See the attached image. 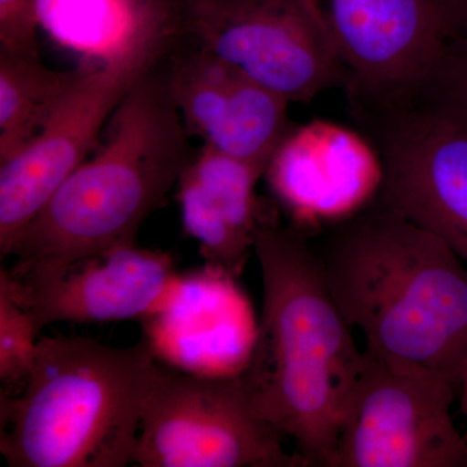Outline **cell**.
<instances>
[{
	"instance_id": "6da1fadb",
	"label": "cell",
	"mask_w": 467,
	"mask_h": 467,
	"mask_svg": "<svg viewBox=\"0 0 467 467\" xmlns=\"http://www.w3.org/2000/svg\"><path fill=\"white\" fill-rule=\"evenodd\" d=\"M309 235L263 199L254 252L263 276L256 344L241 374L261 420L290 439L306 466L330 467L364 365Z\"/></svg>"
},
{
	"instance_id": "7a4b0ae2",
	"label": "cell",
	"mask_w": 467,
	"mask_h": 467,
	"mask_svg": "<svg viewBox=\"0 0 467 467\" xmlns=\"http://www.w3.org/2000/svg\"><path fill=\"white\" fill-rule=\"evenodd\" d=\"M165 50L126 92L99 150L64 181L15 244L16 261L7 270L17 285L133 245L192 164L198 150L171 92Z\"/></svg>"
},
{
	"instance_id": "3957f363",
	"label": "cell",
	"mask_w": 467,
	"mask_h": 467,
	"mask_svg": "<svg viewBox=\"0 0 467 467\" xmlns=\"http://www.w3.org/2000/svg\"><path fill=\"white\" fill-rule=\"evenodd\" d=\"M328 287L365 349L456 384L467 361V266L439 236L377 201L325 230Z\"/></svg>"
},
{
	"instance_id": "277c9868",
	"label": "cell",
	"mask_w": 467,
	"mask_h": 467,
	"mask_svg": "<svg viewBox=\"0 0 467 467\" xmlns=\"http://www.w3.org/2000/svg\"><path fill=\"white\" fill-rule=\"evenodd\" d=\"M158 359L149 340L113 347L84 337L38 342L26 389L2 407L0 451L12 467L133 463Z\"/></svg>"
},
{
	"instance_id": "5b68a950",
	"label": "cell",
	"mask_w": 467,
	"mask_h": 467,
	"mask_svg": "<svg viewBox=\"0 0 467 467\" xmlns=\"http://www.w3.org/2000/svg\"><path fill=\"white\" fill-rule=\"evenodd\" d=\"M261 420L239 376L156 365L133 463L142 467H306Z\"/></svg>"
},
{
	"instance_id": "8992f818",
	"label": "cell",
	"mask_w": 467,
	"mask_h": 467,
	"mask_svg": "<svg viewBox=\"0 0 467 467\" xmlns=\"http://www.w3.org/2000/svg\"><path fill=\"white\" fill-rule=\"evenodd\" d=\"M173 34L291 104L346 88V69L306 0H171Z\"/></svg>"
},
{
	"instance_id": "52a82bcc",
	"label": "cell",
	"mask_w": 467,
	"mask_h": 467,
	"mask_svg": "<svg viewBox=\"0 0 467 467\" xmlns=\"http://www.w3.org/2000/svg\"><path fill=\"white\" fill-rule=\"evenodd\" d=\"M364 352L330 467H467V441L451 417L456 384Z\"/></svg>"
},
{
	"instance_id": "ba28073f",
	"label": "cell",
	"mask_w": 467,
	"mask_h": 467,
	"mask_svg": "<svg viewBox=\"0 0 467 467\" xmlns=\"http://www.w3.org/2000/svg\"><path fill=\"white\" fill-rule=\"evenodd\" d=\"M384 169L379 199L467 263V130L417 101H348Z\"/></svg>"
},
{
	"instance_id": "9c48e42d",
	"label": "cell",
	"mask_w": 467,
	"mask_h": 467,
	"mask_svg": "<svg viewBox=\"0 0 467 467\" xmlns=\"http://www.w3.org/2000/svg\"><path fill=\"white\" fill-rule=\"evenodd\" d=\"M168 42L109 63L82 58L72 85L45 128L17 155L0 162L2 259L11 256L46 202L88 158L126 92Z\"/></svg>"
},
{
	"instance_id": "30bf717a",
	"label": "cell",
	"mask_w": 467,
	"mask_h": 467,
	"mask_svg": "<svg viewBox=\"0 0 467 467\" xmlns=\"http://www.w3.org/2000/svg\"><path fill=\"white\" fill-rule=\"evenodd\" d=\"M348 76V101L413 97L451 39L436 0H306Z\"/></svg>"
},
{
	"instance_id": "8fae6325",
	"label": "cell",
	"mask_w": 467,
	"mask_h": 467,
	"mask_svg": "<svg viewBox=\"0 0 467 467\" xmlns=\"http://www.w3.org/2000/svg\"><path fill=\"white\" fill-rule=\"evenodd\" d=\"M264 178L290 225L312 236L373 205L382 192L384 169L361 130L313 119L295 126Z\"/></svg>"
},
{
	"instance_id": "7c38bea8",
	"label": "cell",
	"mask_w": 467,
	"mask_h": 467,
	"mask_svg": "<svg viewBox=\"0 0 467 467\" xmlns=\"http://www.w3.org/2000/svg\"><path fill=\"white\" fill-rule=\"evenodd\" d=\"M165 63L175 103L192 138L266 171L297 125L290 119V101L174 34Z\"/></svg>"
},
{
	"instance_id": "4fadbf2b",
	"label": "cell",
	"mask_w": 467,
	"mask_h": 467,
	"mask_svg": "<svg viewBox=\"0 0 467 467\" xmlns=\"http://www.w3.org/2000/svg\"><path fill=\"white\" fill-rule=\"evenodd\" d=\"M181 279L171 254L135 244L78 261L38 284L17 285L9 276L38 330L57 322L149 321L168 308Z\"/></svg>"
},
{
	"instance_id": "5bb4252c",
	"label": "cell",
	"mask_w": 467,
	"mask_h": 467,
	"mask_svg": "<svg viewBox=\"0 0 467 467\" xmlns=\"http://www.w3.org/2000/svg\"><path fill=\"white\" fill-rule=\"evenodd\" d=\"M265 169L202 144L181 175L177 199L184 232L201 244L212 267L242 275L254 252Z\"/></svg>"
},
{
	"instance_id": "9a60e30c",
	"label": "cell",
	"mask_w": 467,
	"mask_h": 467,
	"mask_svg": "<svg viewBox=\"0 0 467 467\" xmlns=\"http://www.w3.org/2000/svg\"><path fill=\"white\" fill-rule=\"evenodd\" d=\"M39 29L55 42L109 63L167 41L171 0H36Z\"/></svg>"
},
{
	"instance_id": "2e32d148",
	"label": "cell",
	"mask_w": 467,
	"mask_h": 467,
	"mask_svg": "<svg viewBox=\"0 0 467 467\" xmlns=\"http://www.w3.org/2000/svg\"><path fill=\"white\" fill-rule=\"evenodd\" d=\"M75 77L46 66L39 52L0 47V162L39 134Z\"/></svg>"
},
{
	"instance_id": "e0dca14e",
	"label": "cell",
	"mask_w": 467,
	"mask_h": 467,
	"mask_svg": "<svg viewBox=\"0 0 467 467\" xmlns=\"http://www.w3.org/2000/svg\"><path fill=\"white\" fill-rule=\"evenodd\" d=\"M407 100L467 130V34L450 39L422 85Z\"/></svg>"
},
{
	"instance_id": "ac0fdd59",
	"label": "cell",
	"mask_w": 467,
	"mask_h": 467,
	"mask_svg": "<svg viewBox=\"0 0 467 467\" xmlns=\"http://www.w3.org/2000/svg\"><path fill=\"white\" fill-rule=\"evenodd\" d=\"M38 328L12 290L7 269L0 270V379L26 380L36 359Z\"/></svg>"
},
{
	"instance_id": "d6986e66",
	"label": "cell",
	"mask_w": 467,
	"mask_h": 467,
	"mask_svg": "<svg viewBox=\"0 0 467 467\" xmlns=\"http://www.w3.org/2000/svg\"><path fill=\"white\" fill-rule=\"evenodd\" d=\"M36 0H0V47L39 52Z\"/></svg>"
},
{
	"instance_id": "ffe728a7",
	"label": "cell",
	"mask_w": 467,
	"mask_h": 467,
	"mask_svg": "<svg viewBox=\"0 0 467 467\" xmlns=\"http://www.w3.org/2000/svg\"><path fill=\"white\" fill-rule=\"evenodd\" d=\"M451 39L467 34V0H436Z\"/></svg>"
},
{
	"instance_id": "44dd1931",
	"label": "cell",
	"mask_w": 467,
	"mask_h": 467,
	"mask_svg": "<svg viewBox=\"0 0 467 467\" xmlns=\"http://www.w3.org/2000/svg\"><path fill=\"white\" fill-rule=\"evenodd\" d=\"M457 389L460 391V410L467 420V361L465 368H463L462 376H461L459 389Z\"/></svg>"
}]
</instances>
